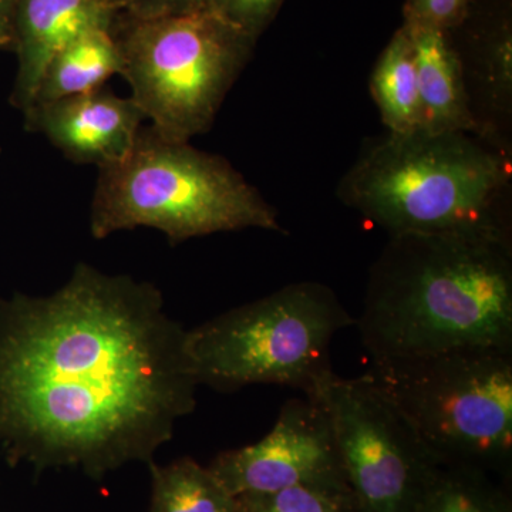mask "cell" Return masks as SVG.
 Returning <instances> with one entry per match:
<instances>
[{"mask_svg": "<svg viewBox=\"0 0 512 512\" xmlns=\"http://www.w3.org/2000/svg\"><path fill=\"white\" fill-rule=\"evenodd\" d=\"M185 339L157 286L83 262L52 295L0 299V448L10 466L100 480L150 464L195 409Z\"/></svg>", "mask_w": 512, "mask_h": 512, "instance_id": "1", "label": "cell"}, {"mask_svg": "<svg viewBox=\"0 0 512 512\" xmlns=\"http://www.w3.org/2000/svg\"><path fill=\"white\" fill-rule=\"evenodd\" d=\"M355 323L370 360L512 349L510 235H393Z\"/></svg>", "mask_w": 512, "mask_h": 512, "instance_id": "2", "label": "cell"}, {"mask_svg": "<svg viewBox=\"0 0 512 512\" xmlns=\"http://www.w3.org/2000/svg\"><path fill=\"white\" fill-rule=\"evenodd\" d=\"M477 133H389L357 158L338 188L348 207L393 235H510V165Z\"/></svg>", "mask_w": 512, "mask_h": 512, "instance_id": "3", "label": "cell"}, {"mask_svg": "<svg viewBox=\"0 0 512 512\" xmlns=\"http://www.w3.org/2000/svg\"><path fill=\"white\" fill-rule=\"evenodd\" d=\"M140 227L173 245L249 228L282 231L275 208L224 157L151 126L123 160L99 168L90 208L96 239Z\"/></svg>", "mask_w": 512, "mask_h": 512, "instance_id": "4", "label": "cell"}, {"mask_svg": "<svg viewBox=\"0 0 512 512\" xmlns=\"http://www.w3.org/2000/svg\"><path fill=\"white\" fill-rule=\"evenodd\" d=\"M365 375L440 464L512 484V349L370 360Z\"/></svg>", "mask_w": 512, "mask_h": 512, "instance_id": "5", "label": "cell"}, {"mask_svg": "<svg viewBox=\"0 0 512 512\" xmlns=\"http://www.w3.org/2000/svg\"><path fill=\"white\" fill-rule=\"evenodd\" d=\"M352 325L329 286L298 282L187 330L185 349L198 386L276 384L308 396L332 375L330 345Z\"/></svg>", "mask_w": 512, "mask_h": 512, "instance_id": "6", "label": "cell"}, {"mask_svg": "<svg viewBox=\"0 0 512 512\" xmlns=\"http://www.w3.org/2000/svg\"><path fill=\"white\" fill-rule=\"evenodd\" d=\"M114 35L131 99L151 127L178 141L210 130L256 45L210 8L156 19L120 13Z\"/></svg>", "mask_w": 512, "mask_h": 512, "instance_id": "7", "label": "cell"}, {"mask_svg": "<svg viewBox=\"0 0 512 512\" xmlns=\"http://www.w3.org/2000/svg\"><path fill=\"white\" fill-rule=\"evenodd\" d=\"M308 396L328 413L357 512H416L440 463L389 397L335 372Z\"/></svg>", "mask_w": 512, "mask_h": 512, "instance_id": "8", "label": "cell"}, {"mask_svg": "<svg viewBox=\"0 0 512 512\" xmlns=\"http://www.w3.org/2000/svg\"><path fill=\"white\" fill-rule=\"evenodd\" d=\"M208 468L234 498L298 485H348L328 413L312 396L288 400L264 439L218 454Z\"/></svg>", "mask_w": 512, "mask_h": 512, "instance_id": "9", "label": "cell"}, {"mask_svg": "<svg viewBox=\"0 0 512 512\" xmlns=\"http://www.w3.org/2000/svg\"><path fill=\"white\" fill-rule=\"evenodd\" d=\"M23 117L29 133L45 137L67 160L97 168L123 160L146 121L136 101L106 86L30 106Z\"/></svg>", "mask_w": 512, "mask_h": 512, "instance_id": "10", "label": "cell"}, {"mask_svg": "<svg viewBox=\"0 0 512 512\" xmlns=\"http://www.w3.org/2000/svg\"><path fill=\"white\" fill-rule=\"evenodd\" d=\"M117 0H19L16 18L18 73L10 104L25 111L50 57L70 37L90 26H114Z\"/></svg>", "mask_w": 512, "mask_h": 512, "instance_id": "11", "label": "cell"}, {"mask_svg": "<svg viewBox=\"0 0 512 512\" xmlns=\"http://www.w3.org/2000/svg\"><path fill=\"white\" fill-rule=\"evenodd\" d=\"M404 25V23H403ZM406 26L412 37L419 82L421 127L429 133H477L463 62L450 33Z\"/></svg>", "mask_w": 512, "mask_h": 512, "instance_id": "12", "label": "cell"}, {"mask_svg": "<svg viewBox=\"0 0 512 512\" xmlns=\"http://www.w3.org/2000/svg\"><path fill=\"white\" fill-rule=\"evenodd\" d=\"M121 70L123 56L114 26H90L50 57L29 107L100 89L110 77L121 76Z\"/></svg>", "mask_w": 512, "mask_h": 512, "instance_id": "13", "label": "cell"}, {"mask_svg": "<svg viewBox=\"0 0 512 512\" xmlns=\"http://www.w3.org/2000/svg\"><path fill=\"white\" fill-rule=\"evenodd\" d=\"M370 92L389 133L420 130L419 82L412 37L406 26L394 33L377 60Z\"/></svg>", "mask_w": 512, "mask_h": 512, "instance_id": "14", "label": "cell"}, {"mask_svg": "<svg viewBox=\"0 0 512 512\" xmlns=\"http://www.w3.org/2000/svg\"><path fill=\"white\" fill-rule=\"evenodd\" d=\"M150 512H237V501L210 468L184 457L167 466L151 461Z\"/></svg>", "mask_w": 512, "mask_h": 512, "instance_id": "15", "label": "cell"}, {"mask_svg": "<svg viewBox=\"0 0 512 512\" xmlns=\"http://www.w3.org/2000/svg\"><path fill=\"white\" fill-rule=\"evenodd\" d=\"M416 512H512V484L478 468L440 464Z\"/></svg>", "mask_w": 512, "mask_h": 512, "instance_id": "16", "label": "cell"}, {"mask_svg": "<svg viewBox=\"0 0 512 512\" xmlns=\"http://www.w3.org/2000/svg\"><path fill=\"white\" fill-rule=\"evenodd\" d=\"M237 512H357L348 485H298L235 498Z\"/></svg>", "mask_w": 512, "mask_h": 512, "instance_id": "17", "label": "cell"}, {"mask_svg": "<svg viewBox=\"0 0 512 512\" xmlns=\"http://www.w3.org/2000/svg\"><path fill=\"white\" fill-rule=\"evenodd\" d=\"M284 0H208L207 8L258 40L278 15Z\"/></svg>", "mask_w": 512, "mask_h": 512, "instance_id": "18", "label": "cell"}, {"mask_svg": "<svg viewBox=\"0 0 512 512\" xmlns=\"http://www.w3.org/2000/svg\"><path fill=\"white\" fill-rule=\"evenodd\" d=\"M471 0H406L404 25L450 33L466 20Z\"/></svg>", "mask_w": 512, "mask_h": 512, "instance_id": "19", "label": "cell"}, {"mask_svg": "<svg viewBox=\"0 0 512 512\" xmlns=\"http://www.w3.org/2000/svg\"><path fill=\"white\" fill-rule=\"evenodd\" d=\"M485 79L495 99L508 100L512 90V37L503 26L491 39L485 59Z\"/></svg>", "mask_w": 512, "mask_h": 512, "instance_id": "20", "label": "cell"}, {"mask_svg": "<svg viewBox=\"0 0 512 512\" xmlns=\"http://www.w3.org/2000/svg\"><path fill=\"white\" fill-rule=\"evenodd\" d=\"M121 15L131 19H156L207 8L208 0H117Z\"/></svg>", "mask_w": 512, "mask_h": 512, "instance_id": "21", "label": "cell"}, {"mask_svg": "<svg viewBox=\"0 0 512 512\" xmlns=\"http://www.w3.org/2000/svg\"><path fill=\"white\" fill-rule=\"evenodd\" d=\"M19 0H0V52L16 49V18Z\"/></svg>", "mask_w": 512, "mask_h": 512, "instance_id": "22", "label": "cell"}]
</instances>
